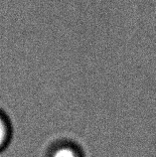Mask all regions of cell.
<instances>
[{
	"label": "cell",
	"mask_w": 156,
	"mask_h": 157,
	"mask_svg": "<svg viewBox=\"0 0 156 157\" xmlns=\"http://www.w3.org/2000/svg\"><path fill=\"white\" fill-rule=\"evenodd\" d=\"M10 138V125L6 117L0 113V150L7 145Z\"/></svg>",
	"instance_id": "obj_2"
},
{
	"label": "cell",
	"mask_w": 156,
	"mask_h": 157,
	"mask_svg": "<svg viewBox=\"0 0 156 157\" xmlns=\"http://www.w3.org/2000/svg\"><path fill=\"white\" fill-rule=\"evenodd\" d=\"M49 157H82V154L75 145L70 143H62L51 151Z\"/></svg>",
	"instance_id": "obj_1"
}]
</instances>
